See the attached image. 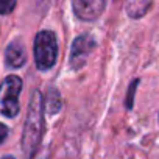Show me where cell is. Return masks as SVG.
I'll list each match as a JSON object with an SVG mask.
<instances>
[{
    "label": "cell",
    "mask_w": 159,
    "mask_h": 159,
    "mask_svg": "<svg viewBox=\"0 0 159 159\" xmlns=\"http://www.w3.org/2000/svg\"><path fill=\"white\" fill-rule=\"evenodd\" d=\"M61 106H62V102H61V95L56 89H48L47 92V97H45V111L48 114H56L58 111H61Z\"/></svg>",
    "instance_id": "cell-8"
},
{
    "label": "cell",
    "mask_w": 159,
    "mask_h": 159,
    "mask_svg": "<svg viewBox=\"0 0 159 159\" xmlns=\"http://www.w3.org/2000/svg\"><path fill=\"white\" fill-rule=\"evenodd\" d=\"M106 7V0H73L72 8L78 19L81 20H95L102 16Z\"/></svg>",
    "instance_id": "cell-5"
},
{
    "label": "cell",
    "mask_w": 159,
    "mask_h": 159,
    "mask_svg": "<svg viewBox=\"0 0 159 159\" xmlns=\"http://www.w3.org/2000/svg\"><path fill=\"white\" fill-rule=\"evenodd\" d=\"M17 0H0V14H10L16 8Z\"/></svg>",
    "instance_id": "cell-9"
},
{
    "label": "cell",
    "mask_w": 159,
    "mask_h": 159,
    "mask_svg": "<svg viewBox=\"0 0 159 159\" xmlns=\"http://www.w3.org/2000/svg\"><path fill=\"white\" fill-rule=\"evenodd\" d=\"M5 61H7V66L8 67H13V69H19L25 64L27 61V52H25V45L17 39V41H13L7 50H5Z\"/></svg>",
    "instance_id": "cell-6"
},
{
    "label": "cell",
    "mask_w": 159,
    "mask_h": 159,
    "mask_svg": "<svg viewBox=\"0 0 159 159\" xmlns=\"http://www.w3.org/2000/svg\"><path fill=\"white\" fill-rule=\"evenodd\" d=\"M42 133H44V98L39 91H33L22 133V148L28 159L34 156Z\"/></svg>",
    "instance_id": "cell-1"
},
{
    "label": "cell",
    "mask_w": 159,
    "mask_h": 159,
    "mask_svg": "<svg viewBox=\"0 0 159 159\" xmlns=\"http://www.w3.org/2000/svg\"><path fill=\"white\" fill-rule=\"evenodd\" d=\"M151 2L153 0H126V13H128V16H131L134 19L142 17L148 11Z\"/></svg>",
    "instance_id": "cell-7"
},
{
    "label": "cell",
    "mask_w": 159,
    "mask_h": 159,
    "mask_svg": "<svg viewBox=\"0 0 159 159\" xmlns=\"http://www.w3.org/2000/svg\"><path fill=\"white\" fill-rule=\"evenodd\" d=\"M20 91H22V80L17 75H8L0 83V112L5 117L13 119L19 114Z\"/></svg>",
    "instance_id": "cell-3"
},
{
    "label": "cell",
    "mask_w": 159,
    "mask_h": 159,
    "mask_svg": "<svg viewBox=\"0 0 159 159\" xmlns=\"http://www.w3.org/2000/svg\"><path fill=\"white\" fill-rule=\"evenodd\" d=\"M137 80H136V81H133L131 83V86H129V91H128V100H126V108L128 109H131L133 108V97H134V92H136V88H137Z\"/></svg>",
    "instance_id": "cell-10"
},
{
    "label": "cell",
    "mask_w": 159,
    "mask_h": 159,
    "mask_svg": "<svg viewBox=\"0 0 159 159\" xmlns=\"http://www.w3.org/2000/svg\"><path fill=\"white\" fill-rule=\"evenodd\" d=\"M8 134H10L8 126H7V125H3V123H0V143H3V142L7 140Z\"/></svg>",
    "instance_id": "cell-11"
},
{
    "label": "cell",
    "mask_w": 159,
    "mask_h": 159,
    "mask_svg": "<svg viewBox=\"0 0 159 159\" xmlns=\"http://www.w3.org/2000/svg\"><path fill=\"white\" fill-rule=\"evenodd\" d=\"M95 48V41L91 34H81L78 36L72 44L70 52V64L73 69H81L86 64V59Z\"/></svg>",
    "instance_id": "cell-4"
},
{
    "label": "cell",
    "mask_w": 159,
    "mask_h": 159,
    "mask_svg": "<svg viewBox=\"0 0 159 159\" xmlns=\"http://www.w3.org/2000/svg\"><path fill=\"white\" fill-rule=\"evenodd\" d=\"M2 159H16V157H13V156H3Z\"/></svg>",
    "instance_id": "cell-12"
},
{
    "label": "cell",
    "mask_w": 159,
    "mask_h": 159,
    "mask_svg": "<svg viewBox=\"0 0 159 159\" xmlns=\"http://www.w3.org/2000/svg\"><path fill=\"white\" fill-rule=\"evenodd\" d=\"M58 58V39L53 31H39L34 38V62L39 70H48Z\"/></svg>",
    "instance_id": "cell-2"
}]
</instances>
